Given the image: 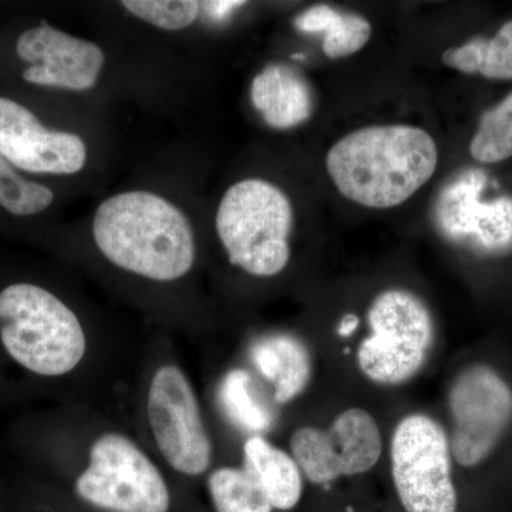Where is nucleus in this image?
I'll list each match as a JSON object with an SVG mask.
<instances>
[{
	"mask_svg": "<svg viewBox=\"0 0 512 512\" xmlns=\"http://www.w3.org/2000/svg\"><path fill=\"white\" fill-rule=\"evenodd\" d=\"M439 164L436 141L419 127L392 124L360 128L326 157L340 194L367 208H393L429 183Z\"/></svg>",
	"mask_w": 512,
	"mask_h": 512,
	"instance_id": "obj_1",
	"label": "nucleus"
},
{
	"mask_svg": "<svg viewBox=\"0 0 512 512\" xmlns=\"http://www.w3.org/2000/svg\"><path fill=\"white\" fill-rule=\"evenodd\" d=\"M93 237L111 264L151 281H177L194 265L190 221L153 192L128 191L101 202Z\"/></svg>",
	"mask_w": 512,
	"mask_h": 512,
	"instance_id": "obj_2",
	"label": "nucleus"
},
{
	"mask_svg": "<svg viewBox=\"0 0 512 512\" xmlns=\"http://www.w3.org/2000/svg\"><path fill=\"white\" fill-rule=\"evenodd\" d=\"M0 342L13 362L42 377L69 375L87 353L76 313L55 293L33 284L0 292Z\"/></svg>",
	"mask_w": 512,
	"mask_h": 512,
	"instance_id": "obj_3",
	"label": "nucleus"
},
{
	"mask_svg": "<svg viewBox=\"0 0 512 512\" xmlns=\"http://www.w3.org/2000/svg\"><path fill=\"white\" fill-rule=\"evenodd\" d=\"M215 225L229 262L249 275L268 278L288 266L293 208L276 185L259 178L232 185L222 197Z\"/></svg>",
	"mask_w": 512,
	"mask_h": 512,
	"instance_id": "obj_4",
	"label": "nucleus"
},
{
	"mask_svg": "<svg viewBox=\"0 0 512 512\" xmlns=\"http://www.w3.org/2000/svg\"><path fill=\"white\" fill-rule=\"evenodd\" d=\"M370 333L357 349L360 372L382 386L409 382L426 365L434 320L426 303L406 289H387L367 311Z\"/></svg>",
	"mask_w": 512,
	"mask_h": 512,
	"instance_id": "obj_5",
	"label": "nucleus"
},
{
	"mask_svg": "<svg viewBox=\"0 0 512 512\" xmlns=\"http://www.w3.org/2000/svg\"><path fill=\"white\" fill-rule=\"evenodd\" d=\"M74 494L103 512H171L173 507L160 468L136 441L116 431L93 441L87 466L74 481Z\"/></svg>",
	"mask_w": 512,
	"mask_h": 512,
	"instance_id": "obj_6",
	"label": "nucleus"
},
{
	"mask_svg": "<svg viewBox=\"0 0 512 512\" xmlns=\"http://www.w3.org/2000/svg\"><path fill=\"white\" fill-rule=\"evenodd\" d=\"M450 437L427 414L404 417L392 437L390 461L400 512H460Z\"/></svg>",
	"mask_w": 512,
	"mask_h": 512,
	"instance_id": "obj_7",
	"label": "nucleus"
},
{
	"mask_svg": "<svg viewBox=\"0 0 512 512\" xmlns=\"http://www.w3.org/2000/svg\"><path fill=\"white\" fill-rule=\"evenodd\" d=\"M147 420L168 466L185 477L210 471L214 446L190 377L174 363L158 367L147 392Z\"/></svg>",
	"mask_w": 512,
	"mask_h": 512,
	"instance_id": "obj_8",
	"label": "nucleus"
},
{
	"mask_svg": "<svg viewBox=\"0 0 512 512\" xmlns=\"http://www.w3.org/2000/svg\"><path fill=\"white\" fill-rule=\"evenodd\" d=\"M453 431L451 454L463 468H476L500 446L512 423V389L487 365L467 367L448 393Z\"/></svg>",
	"mask_w": 512,
	"mask_h": 512,
	"instance_id": "obj_9",
	"label": "nucleus"
},
{
	"mask_svg": "<svg viewBox=\"0 0 512 512\" xmlns=\"http://www.w3.org/2000/svg\"><path fill=\"white\" fill-rule=\"evenodd\" d=\"M289 446L303 477L319 487L369 473L383 453L379 424L363 409L345 410L326 430L301 427Z\"/></svg>",
	"mask_w": 512,
	"mask_h": 512,
	"instance_id": "obj_10",
	"label": "nucleus"
},
{
	"mask_svg": "<svg viewBox=\"0 0 512 512\" xmlns=\"http://www.w3.org/2000/svg\"><path fill=\"white\" fill-rule=\"evenodd\" d=\"M0 156L13 167L35 174H76L87 160L77 134L50 131L16 101L0 97Z\"/></svg>",
	"mask_w": 512,
	"mask_h": 512,
	"instance_id": "obj_11",
	"label": "nucleus"
},
{
	"mask_svg": "<svg viewBox=\"0 0 512 512\" xmlns=\"http://www.w3.org/2000/svg\"><path fill=\"white\" fill-rule=\"evenodd\" d=\"M16 50L20 59L32 63L23 79L39 86L84 92L94 87L104 66L103 50L96 43L46 23L22 33Z\"/></svg>",
	"mask_w": 512,
	"mask_h": 512,
	"instance_id": "obj_12",
	"label": "nucleus"
},
{
	"mask_svg": "<svg viewBox=\"0 0 512 512\" xmlns=\"http://www.w3.org/2000/svg\"><path fill=\"white\" fill-rule=\"evenodd\" d=\"M251 100L268 126L288 130L311 119L315 99L305 74L288 64H268L256 74Z\"/></svg>",
	"mask_w": 512,
	"mask_h": 512,
	"instance_id": "obj_13",
	"label": "nucleus"
},
{
	"mask_svg": "<svg viewBox=\"0 0 512 512\" xmlns=\"http://www.w3.org/2000/svg\"><path fill=\"white\" fill-rule=\"evenodd\" d=\"M251 360L256 370L274 386L275 403L293 402L311 382V353L293 336L272 335L259 339L252 346Z\"/></svg>",
	"mask_w": 512,
	"mask_h": 512,
	"instance_id": "obj_14",
	"label": "nucleus"
},
{
	"mask_svg": "<svg viewBox=\"0 0 512 512\" xmlns=\"http://www.w3.org/2000/svg\"><path fill=\"white\" fill-rule=\"evenodd\" d=\"M247 467L276 512H292L302 503L303 474L292 454L269 443L264 436H251L244 444Z\"/></svg>",
	"mask_w": 512,
	"mask_h": 512,
	"instance_id": "obj_15",
	"label": "nucleus"
},
{
	"mask_svg": "<svg viewBox=\"0 0 512 512\" xmlns=\"http://www.w3.org/2000/svg\"><path fill=\"white\" fill-rule=\"evenodd\" d=\"M296 29L323 33L322 49L329 59H343L362 50L372 36V25L362 16L339 12L328 5L306 9L295 19Z\"/></svg>",
	"mask_w": 512,
	"mask_h": 512,
	"instance_id": "obj_16",
	"label": "nucleus"
},
{
	"mask_svg": "<svg viewBox=\"0 0 512 512\" xmlns=\"http://www.w3.org/2000/svg\"><path fill=\"white\" fill-rule=\"evenodd\" d=\"M443 63L461 73L512 80V19L491 39L476 37L466 45L450 47L443 53Z\"/></svg>",
	"mask_w": 512,
	"mask_h": 512,
	"instance_id": "obj_17",
	"label": "nucleus"
},
{
	"mask_svg": "<svg viewBox=\"0 0 512 512\" xmlns=\"http://www.w3.org/2000/svg\"><path fill=\"white\" fill-rule=\"evenodd\" d=\"M207 488L215 512H276L247 467L215 468Z\"/></svg>",
	"mask_w": 512,
	"mask_h": 512,
	"instance_id": "obj_18",
	"label": "nucleus"
},
{
	"mask_svg": "<svg viewBox=\"0 0 512 512\" xmlns=\"http://www.w3.org/2000/svg\"><path fill=\"white\" fill-rule=\"evenodd\" d=\"M218 400L228 419L252 436H262L274 424V414L259 402L247 370L234 369L224 376L218 387Z\"/></svg>",
	"mask_w": 512,
	"mask_h": 512,
	"instance_id": "obj_19",
	"label": "nucleus"
},
{
	"mask_svg": "<svg viewBox=\"0 0 512 512\" xmlns=\"http://www.w3.org/2000/svg\"><path fill=\"white\" fill-rule=\"evenodd\" d=\"M470 154L483 164L501 163L512 157V92L484 111L470 143Z\"/></svg>",
	"mask_w": 512,
	"mask_h": 512,
	"instance_id": "obj_20",
	"label": "nucleus"
},
{
	"mask_svg": "<svg viewBox=\"0 0 512 512\" xmlns=\"http://www.w3.org/2000/svg\"><path fill=\"white\" fill-rule=\"evenodd\" d=\"M55 195L45 185L25 180L0 156V205L19 217L39 214L52 205Z\"/></svg>",
	"mask_w": 512,
	"mask_h": 512,
	"instance_id": "obj_21",
	"label": "nucleus"
},
{
	"mask_svg": "<svg viewBox=\"0 0 512 512\" xmlns=\"http://www.w3.org/2000/svg\"><path fill=\"white\" fill-rule=\"evenodd\" d=\"M123 6L138 19L174 32L188 28L198 18L201 3L192 0H126Z\"/></svg>",
	"mask_w": 512,
	"mask_h": 512,
	"instance_id": "obj_22",
	"label": "nucleus"
},
{
	"mask_svg": "<svg viewBox=\"0 0 512 512\" xmlns=\"http://www.w3.org/2000/svg\"><path fill=\"white\" fill-rule=\"evenodd\" d=\"M245 5V2H207L205 8L210 12L211 18H225L229 10L237 9Z\"/></svg>",
	"mask_w": 512,
	"mask_h": 512,
	"instance_id": "obj_23",
	"label": "nucleus"
},
{
	"mask_svg": "<svg viewBox=\"0 0 512 512\" xmlns=\"http://www.w3.org/2000/svg\"><path fill=\"white\" fill-rule=\"evenodd\" d=\"M357 323H359V319H357L355 315L346 316V318L343 319L342 326H340V333H342V335H349V333H352L353 330L356 329Z\"/></svg>",
	"mask_w": 512,
	"mask_h": 512,
	"instance_id": "obj_24",
	"label": "nucleus"
},
{
	"mask_svg": "<svg viewBox=\"0 0 512 512\" xmlns=\"http://www.w3.org/2000/svg\"><path fill=\"white\" fill-rule=\"evenodd\" d=\"M328 512H359V511L355 510V507H350V505H346V507L332 508V510H329Z\"/></svg>",
	"mask_w": 512,
	"mask_h": 512,
	"instance_id": "obj_25",
	"label": "nucleus"
}]
</instances>
